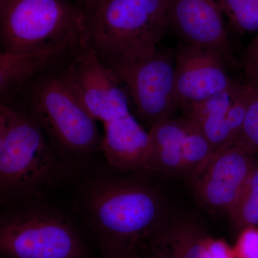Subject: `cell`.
I'll return each instance as SVG.
<instances>
[{"label":"cell","instance_id":"52a82bcc","mask_svg":"<svg viewBox=\"0 0 258 258\" xmlns=\"http://www.w3.org/2000/svg\"><path fill=\"white\" fill-rule=\"evenodd\" d=\"M105 64L119 79L137 116L149 128L174 117L179 109L175 96V50L159 47L145 60Z\"/></svg>","mask_w":258,"mask_h":258},{"label":"cell","instance_id":"484cf974","mask_svg":"<svg viewBox=\"0 0 258 258\" xmlns=\"http://www.w3.org/2000/svg\"><path fill=\"white\" fill-rule=\"evenodd\" d=\"M8 0H0V7L3 6V5H4L5 3L8 2Z\"/></svg>","mask_w":258,"mask_h":258},{"label":"cell","instance_id":"4fadbf2b","mask_svg":"<svg viewBox=\"0 0 258 258\" xmlns=\"http://www.w3.org/2000/svg\"><path fill=\"white\" fill-rule=\"evenodd\" d=\"M83 28L58 45L40 52L25 55L0 53L1 102L16 99L31 80L67 59L79 46Z\"/></svg>","mask_w":258,"mask_h":258},{"label":"cell","instance_id":"ba28073f","mask_svg":"<svg viewBox=\"0 0 258 258\" xmlns=\"http://www.w3.org/2000/svg\"><path fill=\"white\" fill-rule=\"evenodd\" d=\"M61 77L96 120L103 123L130 113L129 98L113 71L83 37L79 46L57 64Z\"/></svg>","mask_w":258,"mask_h":258},{"label":"cell","instance_id":"7402d4cb","mask_svg":"<svg viewBox=\"0 0 258 258\" xmlns=\"http://www.w3.org/2000/svg\"><path fill=\"white\" fill-rule=\"evenodd\" d=\"M209 250L211 258H237L233 247L225 241L212 237L209 242Z\"/></svg>","mask_w":258,"mask_h":258},{"label":"cell","instance_id":"5bb4252c","mask_svg":"<svg viewBox=\"0 0 258 258\" xmlns=\"http://www.w3.org/2000/svg\"><path fill=\"white\" fill-rule=\"evenodd\" d=\"M103 125L102 152L111 167L120 173H147L150 137L134 115L130 112Z\"/></svg>","mask_w":258,"mask_h":258},{"label":"cell","instance_id":"cb8c5ba5","mask_svg":"<svg viewBox=\"0 0 258 258\" xmlns=\"http://www.w3.org/2000/svg\"><path fill=\"white\" fill-rule=\"evenodd\" d=\"M102 258H132L131 252H123V253L104 254Z\"/></svg>","mask_w":258,"mask_h":258},{"label":"cell","instance_id":"3957f363","mask_svg":"<svg viewBox=\"0 0 258 258\" xmlns=\"http://www.w3.org/2000/svg\"><path fill=\"white\" fill-rule=\"evenodd\" d=\"M20 96L69 171L102 152L97 120L64 82L57 66L34 78Z\"/></svg>","mask_w":258,"mask_h":258},{"label":"cell","instance_id":"277c9868","mask_svg":"<svg viewBox=\"0 0 258 258\" xmlns=\"http://www.w3.org/2000/svg\"><path fill=\"white\" fill-rule=\"evenodd\" d=\"M169 30L167 0H105L86 13L83 38L104 64L154 55Z\"/></svg>","mask_w":258,"mask_h":258},{"label":"cell","instance_id":"7c38bea8","mask_svg":"<svg viewBox=\"0 0 258 258\" xmlns=\"http://www.w3.org/2000/svg\"><path fill=\"white\" fill-rule=\"evenodd\" d=\"M248 92L247 81H236L232 87L185 113L198 123L213 153L235 143L243 122Z\"/></svg>","mask_w":258,"mask_h":258},{"label":"cell","instance_id":"44dd1931","mask_svg":"<svg viewBox=\"0 0 258 258\" xmlns=\"http://www.w3.org/2000/svg\"><path fill=\"white\" fill-rule=\"evenodd\" d=\"M244 79L258 78V34L250 42L244 51L242 62Z\"/></svg>","mask_w":258,"mask_h":258},{"label":"cell","instance_id":"8992f818","mask_svg":"<svg viewBox=\"0 0 258 258\" xmlns=\"http://www.w3.org/2000/svg\"><path fill=\"white\" fill-rule=\"evenodd\" d=\"M74 0H8L0 7L2 52L25 55L58 45L84 26Z\"/></svg>","mask_w":258,"mask_h":258},{"label":"cell","instance_id":"2e32d148","mask_svg":"<svg viewBox=\"0 0 258 258\" xmlns=\"http://www.w3.org/2000/svg\"><path fill=\"white\" fill-rule=\"evenodd\" d=\"M189 118H168L149 129L150 154L147 173L184 178Z\"/></svg>","mask_w":258,"mask_h":258},{"label":"cell","instance_id":"9c48e42d","mask_svg":"<svg viewBox=\"0 0 258 258\" xmlns=\"http://www.w3.org/2000/svg\"><path fill=\"white\" fill-rule=\"evenodd\" d=\"M257 159L235 143L214 152L190 181L199 205L215 215H228Z\"/></svg>","mask_w":258,"mask_h":258},{"label":"cell","instance_id":"ffe728a7","mask_svg":"<svg viewBox=\"0 0 258 258\" xmlns=\"http://www.w3.org/2000/svg\"><path fill=\"white\" fill-rule=\"evenodd\" d=\"M233 249L237 258H258L257 227L240 230Z\"/></svg>","mask_w":258,"mask_h":258},{"label":"cell","instance_id":"8fae6325","mask_svg":"<svg viewBox=\"0 0 258 258\" xmlns=\"http://www.w3.org/2000/svg\"><path fill=\"white\" fill-rule=\"evenodd\" d=\"M221 56L208 49L181 45L175 50V96L185 113L199 103L232 87Z\"/></svg>","mask_w":258,"mask_h":258},{"label":"cell","instance_id":"d6986e66","mask_svg":"<svg viewBox=\"0 0 258 258\" xmlns=\"http://www.w3.org/2000/svg\"><path fill=\"white\" fill-rule=\"evenodd\" d=\"M249 83L247 106L240 134L235 143L258 158V78Z\"/></svg>","mask_w":258,"mask_h":258},{"label":"cell","instance_id":"9a60e30c","mask_svg":"<svg viewBox=\"0 0 258 258\" xmlns=\"http://www.w3.org/2000/svg\"><path fill=\"white\" fill-rule=\"evenodd\" d=\"M210 238L196 220L171 215L139 249L149 258H211Z\"/></svg>","mask_w":258,"mask_h":258},{"label":"cell","instance_id":"d4e9b609","mask_svg":"<svg viewBox=\"0 0 258 258\" xmlns=\"http://www.w3.org/2000/svg\"><path fill=\"white\" fill-rule=\"evenodd\" d=\"M131 254H132V258H149L140 249L132 251L131 252Z\"/></svg>","mask_w":258,"mask_h":258},{"label":"cell","instance_id":"7a4b0ae2","mask_svg":"<svg viewBox=\"0 0 258 258\" xmlns=\"http://www.w3.org/2000/svg\"><path fill=\"white\" fill-rule=\"evenodd\" d=\"M69 171L18 99L0 103V195L11 206L39 199Z\"/></svg>","mask_w":258,"mask_h":258},{"label":"cell","instance_id":"6da1fadb","mask_svg":"<svg viewBox=\"0 0 258 258\" xmlns=\"http://www.w3.org/2000/svg\"><path fill=\"white\" fill-rule=\"evenodd\" d=\"M77 201L102 255L137 250L172 215L160 190L134 176L93 177L83 186Z\"/></svg>","mask_w":258,"mask_h":258},{"label":"cell","instance_id":"e0dca14e","mask_svg":"<svg viewBox=\"0 0 258 258\" xmlns=\"http://www.w3.org/2000/svg\"><path fill=\"white\" fill-rule=\"evenodd\" d=\"M231 224L240 232L258 226V158L240 197L228 213Z\"/></svg>","mask_w":258,"mask_h":258},{"label":"cell","instance_id":"603a6c76","mask_svg":"<svg viewBox=\"0 0 258 258\" xmlns=\"http://www.w3.org/2000/svg\"><path fill=\"white\" fill-rule=\"evenodd\" d=\"M86 13H93L98 9L105 0H74Z\"/></svg>","mask_w":258,"mask_h":258},{"label":"cell","instance_id":"5b68a950","mask_svg":"<svg viewBox=\"0 0 258 258\" xmlns=\"http://www.w3.org/2000/svg\"><path fill=\"white\" fill-rule=\"evenodd\" d=\"M37 201L11 205L2 214L1 253L8 258H86V247L72 221Z\"/></svg>","mask_w":258,"mask_h":258},{"label":"cell","instance_id":"30bf717a","mask_svg":"<svg viewBox=\"0 0 258 258\" xmlns=\"http://www.w3.org/2000/svg\"><path fill=\"white\" fill-rule=\"evenodd\" d=\"M167 22L184 45L215 51L228 67H240L217 0H167Z\"/></svg>","mask_w":258,"mask_h":258},{"label":"cell","instance_id":"ac0fdd59","mask_svg":"<svg viewBox=\"0 0 258 258\" xmlns=\"http://www.w3.org/2000/svg\"><path fill=\"white\" fill-rule=\"evenodd\" d=\"M231 28L239 34L258 32V0H217Z\"/></svg>","mask_w":258,"mask_h":258}]
</instances>
